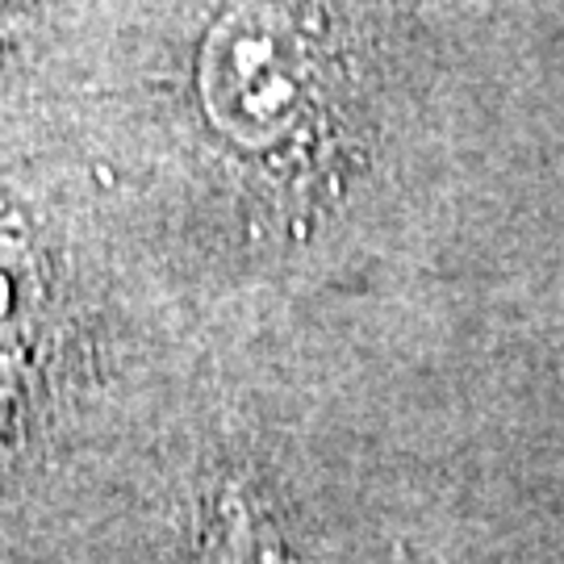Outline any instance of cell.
I'll use <instances>...</instances> for the list:
<instances>
[{
	"label": "cell",
	"instance_id": "6da1fadb",
	"mask_svg": "<svg viewBox=\"0 0 564 564\" xmlns=\"http://www.w3.org/2000/svg\"><path fill=\"white\" fill-rule=\"evenodd\" d=\"M330 84L323 30L284 0H242L209 30L202 97L209 118L242 147L281 142Z\"/></svg>",
	"mask_w": 564,
	"mask_h": 564
}]
</instances>
